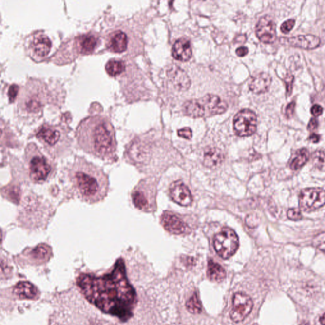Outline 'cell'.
I'll return each instance as SVG.
<instances>
[{
    "instance_id": "19",
    "label": "cell",
    "mask_w": 325,
    "mask_h": 325,
    "mask_svg": "<svg viewBox=\"0 0 325 325\" xmlns=\"http://www.w3.org/2000/svg\"><path fill=\"white\" fill-rule=\"evenodd\" d=\"M33 49L38 56L45 57L50 53L52 47L51 41L47 36H36L32 43Z\"/></svg>"
},
{
    "instance_id": "11",
    "label": "cell",
    "mask_w": 325,
    "mask_h": 325,
    "mask_svg": "<svg viewBox=\"0 0 325 325\" xmlns=\"http://www.w3.org/2000/svg\"><path fill=\"white\" fill-rule=\"evenodd\" d=\"M161 223L167 231L175 235H180L188 231L186 222L177 215L171 211H165L161 217Z\"/></svg>"
},
{
    "instance_id": "2",
    "label": "cell",
    "mask_w": 325,
    "mask_h": 325,
    "mask_svg": "<svg viewBox=\"0 0 325 325\" xmlns=\"http://www.w3.org/2000/svg\"><path fill=\"white\" fill-rule=\"evenodd\" d=\"M77 135L85 152L105 160L115 159L116 140L115 130L108 119L100 116L85 119L79 125Z\"/></svg>"
},
{
    "instance_id": "30",
    "label": "cell",
    "mask_w": 325,
    "mask_h": 325,
    "mask_svg": "<svg viewBox=\"0 0 325 325\" xmlns=\"http://www.w3.org/2000/svg\"><path fill=\"white\" fill-rule=\"evenodd\" d=\"M5 192L9 200L14 203H19L20 196L19 189L16 186H10V187L6 189Z\"/></svg>"
},
{
    "instance_id": "28",
    "label": "cell",
    "mask_w": 325,
    "mask_h": 325,
    "mask_svg": "<svg viewBox=\"0 0 325 325\" xmlns=\"http://www.w3.org/2000/svg\"><path fill=\"white\" fill-rule=\"evenodd\" d=\"M49 248L45 245H39L33 249L31 255L35 259H44L49 255Z\"/></svg>"
},
{
    "instance_id": "45",
    "label": "cell",
    "mask_w": 325,
    "mask_h": 325,
    "mask_svg": "<svg viewBox=\"0 0 325 325\" xmlns=\"http://www.w3.org/2000/svg\"><path fill=\"white\" fill-rule=\"evenodd\" d=\"M1 134H2V132H1V130H0V137H1Z\"/></svg>"
},
{
    "instance_id": "14",
    "label": "cell",
    "mask_w": 325,
    "mask_h": 325,
    "mask_svg": "<svg viewBox=\"0 0 325 325\" xmlns=\"http://www.w3.org/2000/svg\"><path fill=\"white\" fill-rule=\"evenodd\" d=\"M31 177L36 181L47 179L50 172V167L45 158L35 157L30 163Z\"/></svg>"
},
{
    "instance_id": "8",
    "label": "cell",
    "mask_w": 325,
    "mask_h": 325,
    "mask_svg": "<svg viewBox=\"0 0 325 325\" xmlns=\"http://www.w3.org/2000/svg\"><path fill=\"white\" fill-rule=\"evenodd\" d=\"M253 307V303L250 297L246 293H236L232 300L230 318L234 322H242L250 314Z\"/></svg>"
},
{
    "instance_id": "17",
    "label": "cell",
    "mask_w": 325,
    "mask_h": 325,
    "mask_svg": "<svg viewBox=\"0 0 325 325\" xmlns=\"http://www.w3.org/2000/svg\"><path fill=\"white\" fill-rule=\"evenodd\" d=\"M128 38L122 31H115L109 36L107 41V47L111 52L121 53L127 49Z\"/></svg>"
},
{
    "instance_id": "32",
    "label": "cell",
    "mask_w": 325,
    "mask_h": 325,
    "mask_svg": "<svg viewBox=\"0 0 325 325\" xmlns=\"http://www.w3.org/2000/svg\"><path fill=\"white\" fill-rule=\"evenodd\" d=\"M287 217L291 221H299L303 218L301 210L297 209V208L289 209L288 212H287Z\"/></svg>"
},
{
    "instance_id": "5",
    "label": "cell",
    "mask_w": 325,
    "mask_h": 325,
    "mask_svg": "<svg viewBox=\"0 0 325 325\" xmlns=\"http://www.w3.org/2000/svg\"><path fill=\"white\" fill-rule=\"evenodd\" d=\"M216 252L223 259H228L238 250L239 239L234 230L226 227L216 234L213 239Z\"/></svg>"
},
{
    "instance_id": "37",
    "label": "cell",
    "mask_w": 325,
    "mask_h": 325,
    "mask_svg": "<svg viewBox=\"0 0 325 325\" xmlns=\"http://www.w3.org/2000/svg\"><path fill=\"white\" fill-rule=\"evenodd\" d=\"M19 91L18 86L17 85H12L11 87L9 88L8 90V97H9V100L10 102H13L16 99L17 96H18Z\"/></svg>"
},
{
    "instance_id": "16",
    "label": "cell",
    "mask_w": 325,
    "mask_h": 325,
    "mask_svg": "<svg viewBox=\"0 0 325 325\" xmlns=\"http://www.w3.org/2000/svg\"><path fill=\"white\" fill-rule=\"evenodd\" d=\"M172 54L175 59L181 62L188 61L192 56V48L190 41L180 38L173 44Z\"/></svg>"
},
{
    "instance_id": "15",
    "label": "cell",
    "mask_w": 325,
    "mask_h": 325,
    "mask_svg": "<svg viewBox=\"0 0 325 325\" xmlns=\"http://www.w3.org/2000/svg\"><path fill=\"white\" fill-rule=\"evenodd\" d=\"M271 83V76L267 73L261 72L251 77L249 83V88L253 93L264 94L269 90Z\"/></svg>"
},
{
    "instance_id": "13",
    "label": "cell",
    "mask_w": 325,
    "mask_h": 325,
    "mask_svg": "<svg viewBox=\"0 0 325 325\" xmlns=\"http://www.w3.org/2000/svg\"><path fill=\"white\" fill-rule=\"evenodd\" d=\"M172 200L183 207L191 205L192 197L189 188L180 180L173 182L169 188Z\"/></svg>"
},
{
    "instance_id": "22",
    "label": "cell",
    "mask_w": 325,
    "mask_h": 325,
    "mask_svg": "<svg viewBox=\"0 0 325 325\" xmlns=\"http://www.w3.org/2000/svg\"><path fill=\"white\" fill-rule=\"evenodd\" d=\"M184 113L191 118H202L205 116V112L199 99L191 100L186 102L183 106Z\"/></svg>"
},
{
    "instance_id": "35",
    "label": "cell",
    "mask_w": 325,
    "mask_h": 325,
    "mask_svg": "<svg viewBox=\"0 0 325 325\" xmlns=\"http://www.w3.org/2000/svg\"><path fill=\"white\" fill-rule=\"evenodd\" d=\"M295 24V20L294 19H289L288 20L285 21L283 23L282 26H281V31L282 33H285V34H287L289 32H290L291 29L293 28Z\"/></svg>"
},
{
    "instance_id": "43",
    "label": "cell",
    "mask_w": 325,
    "mask_h": 325,
    "mask_svg": "<svg viewBox=\"0 0 325 325\" xmlns=\"http://www.w3.org/2000/svg\"><path fill=\"white\" fill-rule=\"evenodd\" d=\"M324 321H325V314H324L322 316V319H321V322H322V324L323 325H325Z\"/></svg>"
},
{
    "instance_id": "20",
    "label": "cell",
    "mask_w": 325,
    "mask_h": 325,
    "mask_svg": "<svg viewBox=\"0 0 325 325\" xmlns=\"http://www.w3.org/2000/svg\"><path fill=\"white\" fill-rule=\"evenodd\" d=\"M14 293L22 299H34L37 294L36 287L28 282H21L16 285Z\"/></svg>"
},
{
    "instance_id": "18",
    "label": "cell",
    "mask_w": 325,
    "mask_h": 325,
    "mask_svg": "<svg viewBox=\"0 0 325 325\" xmlns=\"http://www.w3.org/2000/svg\"><path fill=\"white\" fill-rule=\"evenodd\" d=\"M98 43L97 37L91 34L81 36L76 40L77 50L82 54H91L97 47Z\"/></svg>"
},
{
    "instance_id": "31",
    "label": "cell",
    "mask_w": 325,
    "mask_h": 325,
    "mask_svg": "<svg viewBox=\"0 0 325 325\" xmlns=\"http://www.w3.org/2000/svg\"><path fill=\"white\" fill-rule=\"evenodd\" d=\"M293 81H294V76L290 73L287 75L284 79V83L286 86L287 96H290L292 93Z\"/></svg>"
},
{
    "instance_id": "6",
    "label": "cell",
    "mask_w": 325,
    "mask_h": 325,
    "mask_svg": "<svg viewBox=\"0 0 325 325\" xmlns=\"http://www.w3.org/2000/svg\"><path fill=\"white\" fill-rule=\"evenodd\" d=\"M234 131L241 137H249L257 131V116L254 111L243 109L239 111L233 119Z\"/></svg>"
},
{
    "instance_id": "44",
    "label": "cell",
    "mask_w": 325,
    "mask_h": 325,
    "mask_svg": "<svg viewBox=\"0 0 325 325\" xmlns=\"http://www.w3.org/2000/svg\"><path fill=\"white\" fill-rule=\"evenodd\" d=\"M2 238H3V235H2L1 230H0V244H1V243Z\"/></svg>"
},
{
    "instance_id": "29",
    "label": "cell",
    "mask_w": 325,
    "mask_h": 325,
    "mask_svg": "<svg viewBox=\"0 0 325 325\" xmlns=\"http://www.w3.org/2000/svg\"><path fill=\"white\" fill-rule=\"evenodd\" d=\"M325 153L324 150H318L312 155V162L314 166L320 170L324 169Z\"/></svg>"
},
{
    "instance_id": "21",
    "label": "cell",
    "mask_w": 325,
    "mask_h": 325,
    "mask_svg": "<svg viewBox=\"0 0 325 325\" xmlns=\"http://www.w3.org/2000/svg\"><path fill=\"white\" fill-rule=\"evenodd\" d=\"M207 276L210 280L220 282L225 279L226 270L219 264L215 263L212 260L208 262Z\"/></svg>"
},
{
    "instance_id": "25",
    "label": "cell",
    "mask_w": 325,
    "mask_h": 325,
    "mask_svg": "<svg viewBox=\"0 0 325 325\" xmlns=\"http://www.w3.org/2000/svg\"><path fill=\"white\" fill-rule=\"evenodd\" d=\"M310 157V153L307 149L302 148L298 150L295 153L294 158L292 159L290 164L291 169L297 171L307 162Z\"/></svg>"
},
{
    "instance_id": "34",
    "label": "cell",
    "mask_w": 325,
    "mask_h": 325,
    "mask_svg": "<svg viewBox=\"0 0 325 325\" xmlns=\"http://www.w3.org/2000/svg\"><path fill=\"white\" fill-rule=\"evenodd\" d=\"M40 101L37 98H33L29 100L27 103V108L31 111H37L40 109Z\"/></svg>"
},
{
    "instance_id": "1",
    "label": "cell",
    "mask_w": 325,
    "mask_h": 325,
    "mask_svg": "<svg viewBox=\"0 0 325 325\" xmlns=\"http://www.w3.org/2000/svg\"><path fill=\"white\" fill-rule=\"evenodd\" d=\"M77 284L86 299L105 313L123 322L133 315L137 295L128 281L122 260L117 261L110 274L101 277L83 274Z\"/></svg>"
},
{
    "instance_id": "23",
    "label": "cell",
    "mask_w": 325,
    "mask_h": 325,
    "mask_svg": "<svg viewBox=\"0 0 325 325\" xmlns=\"http://www.w3.org/2000/svg\"><path fill=\"white\" fill-rule=\"evenodd\" d=\"M222 159L223 155L221 150L215 148H209L205 153L203 164L208 168H212L219 165Z\"/></svg>"
},
{
    "instance_id": "27",
    "label": "cell",
    "mask_w": 325,
    "mask_h": 325,
    "mask_svg": "<svg viewBox=\"0 0 325 325\" xmlns=\"http://www.w3.org/2000/svg\"><path fill=\"white\" fill-rule=\"evenodd\" d=\"M186 306L188 311L192 314H200L202 311V306H201L200 300L196 293H194L192 297L188 300Z\"/></svg>"
},
{
    "instance_id": "40",
    "label": "cell",
    "mask_w": 325,
    "mask_h": 325,
    "mask_svg": "<svg viewBox=\"0 0 325 325\" xmlns=\"http://www.w3.org/2000/svg\"><path fill=\"white\" fill-rule=\"evenodd\" d=\"M319 123L317 119L315 118H311L309 124L307 126V129L309 131H314L318 127Z\"/></svg>"
},
{
    "instance_id": "36",
    "label": "cell",
    "mask_w": 325,
    "mask_h": 325,
    "mask_svg": "<svg viewBox=\"0 0 325 325\" xmlns=\"http://www.w3.org/2000/svg\"><path fill=\"white\" fill-rule=\"evenodd\" d=\"M295 108V102H291V103L287 105L285 110V116L287 119L292 118Z\"/></svg>"
},
{
    "instance_id": "39",
    "label": "cell",
    "mask_w": 325,
    "mask_h": 325,
    "mask_svg": "<svg viewBox=\"0 0 325 325\" xmlns=\"http://www.w3.org/2000/svg\"><path fill=\"white\" fill-rule=\"evenodd\" d=\"M323 111H324V109L318 104L314 105L311 110V114L316 118L321 116L322 115Z\"/></svg>"
},
{
    "instance_id": "9",
    "label": "cell",
    "mask_w": 325,
    "mask_h": 325,
    "mask_svg": "<svg viewBox=\"0 0 325 325\" xmlns=\"http://www.w3.org/2000/svg\"><path fill=\"white\" fill-rule=\"evenodd\" d=\"M255 32L258 38L264 43H274L276 39V24L269 15L260 19L257 22Z\"/></svg>"
},
{
    "instance_id": "4",
    "label": "cell",
    "mask_w": 325,
    "mask_h": 325,
    "mask_svg": "<svg viewBox=\"0 0 325 325\" xmlns=\"http://www.w3.org/2000/svg\"><path fill=\"white\" fill-rule=\"evenodd\" d=\"M156 186L154 182L142 180L132 191V201L140 210L148 212L154 211L156 209Z\"/></svg>"
},
{
    "instance_id": "38",
    "label": "cell",
    "mask_w": 325,
    "mask_h": 325,
    "mask_svg": "<svg viewBox=\"0 0 325 325\" xmlns=\"http://www.w3.org/2000/svg\"><path fill=\"white\" fill-rule=\"evenodd\" d=\"M178 135L180 137L186 138V139H191L192 135L191 129L190 128H184V129L179 130Z\"/></svg>"
},
{
    "instance_id": "42",
    "label": "cell",
    "mask_w": 325,
    "mask_h": 325,
    "mask_svg": "<svg viewBox=\"0 0 325 325\" xmlns=\"http://www.w3.org/2000/svg\"><path fill=\"white\" fill-rule=\"evenodd\" d=\"M309 140L312 142V143H318L320 140V136L318 135V134H312L309 137Z\"/></svg>"
},
{
    "instance_id": "41",
    "label": "cell",
    "mask_w": 325,
    "mask_h": 325,
    "mask_svg": "<svg viewBox=\"0 0 325 325\" xmlns=\"http://www.w3.org/2000/svg\"><path fill=\"white\" fill-rule=\"evenodd\" d=\"M248 53V48L245 47H239L236 50V54H237V56L240 57H244L247 55Z\"/></svg>"
},
{
    "instance_id": "3",
    "label": "cell",
    "mask_w": 325,
    "mask_h": 325,
    "mask_svg": "<svg viewBox=\"0 0 325 325\" xmlns=\"http://www.w3.org/2000/svg\"><path fill=\"white\" fill-rule=\"evenodd\" d=\"M75 185L81 199L89 203L103 200L108 191L105 173L91 163L81 159L74 173Z\"/></svg>"
},
{
    "instance_id": "12",
    "label": "cell",
    "mask_w": 325,
    "mask_h": 325,
    "mask_svg": "<svg viewBox=\"0 0 325 325\" xmlns=\"http://www.w3.org/2000/svg\"><path fill=\"white\" fill-rule=\"evenodd\" d=\"M199 100L204 110L205 117L221 115L228 110V104L222 100L219 96L213 94H207Z\"/></svg>"
},
{
    "instance_id": "10",
    "label": "cell",
    "mask_w": 325,
    "mask_h": 325,
    "mask_svg": "<svg viewBox=\"0 0 325 325\" xmlns=\"http://www.w3.org/2000/svg\"><path fill=\"white\" fill-rule=\"evenodd\" d=\"M279 41L282 45L312 50L319 47L320 38L313 35H298L292 37H281Z\"/></svg>"
},
{
    "instance_id": "7",
    "label": "cell",
    "mask_w": 325,
    "mask_h": 325,
    "mask_svg": "<svg viewBox=\"0 0 325 325\" xmlns=\"http://www.w3.org/2000/svg\"><path fill=\"white\" fill-rule=\"evenodd\" d=\"M325 191L320 188H306L299 195V207L306 212L316 210L325 204Z\"/></svg>"
},
{
    "instance_id": "24",
    "label": "cell",
    "mask_w": 325,
    "mask_h": 325,
    "mask_svg": "<svg viewBox=\"0 0 325 325\" xmlns=\"http://www.w3.org/2000/svg\"><path fill=\"white\" fill-rule=\"evenodd\" d=\"M37 137L42 138L50 145H54L60 137V132L52 128L44 127L37 134Z\"/></svg>"
},
{
    "instance_id": "33",
    "label": "cell",
    "mask_w": 325,
    "mask_h": 325,
    "mask_svg": "<svg viewBox=\"0 0 325 325\" xmlns=\"http://www.w3.org/2000/svg\"><path fill=\"white\" fill-rule=\"evenodd\" d=\"M313 244L314 246L317 247L322 251L325 250V232L319 234L318 235L314 237L313 240Z\"/></svg>"
},
{
    "instance_id": "26",
    "label": "cell",
    "mask_w": 325,
    "mask_h": 325,
    "mask_svg": "<svg viewBox=\"0 0 325 325\" xmlns=\"http://www.w3.org/2000/svg\"><path fill=\"white\" fill-rule=\"evenodd\" d=\"M124 62L120 60H111L106 65V71L110 76L114 77L121 74L125 71Z\"/></svg>"
}]
</instances>
